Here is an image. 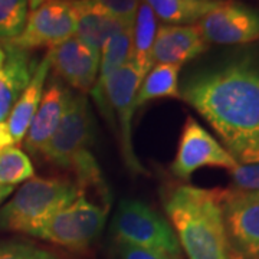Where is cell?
Wrapping results in <instances>:
<instances>
[{
  "label": "cell",
  "mask_w": 259,
  "mask_h": 259,
  "mask_svg": "<svg viewBox=\"0 0 259 259\" xmlns=\"http://www.w3.org/2000/svg\"><path fill=\"white\" fill-rule=\"evenodd\" d=\"M180 98L212 125L238 163L259 160V62L242 56L193 75Z\"/></svg>",
  "instance_id": "cell-1"
},
{
  "label": "cell",
  "mask_w": 259,
  "mask_h": 259,
  "mask_svg": "<svg viewBox=\"0 0 259 259\" xmlns=\"http://www.w3.org/2000/svg\"><path fill=\"white\" fill-rule=\"evenodd\" d=\"M164 209L187 258L235 259L223 221L222 189L180 186Z\"/></svg>",
  "instance_id": "cell-2"
},
{
  "label": "cell",
  "mask_w": 259,
  "mask_h": 259,
  "mask_svg": "<svg viewBox=\"0 0 259 259\" xmlns=\"http://www.w3.org/2000/svg\"><path fill=\"white\" fill-rule=\"evenodd\" d=\"M94 139V120L85 94H75L54 136L42 150L52 164L74 171L79 192L97 197L108 196V186L97 160L90 151Z\"/></svg>",
  "instance_id": "cell-3"
},
{
  "label": "cell",
  "mask_w": 259,
  "mask_h": 259,
  "mask_svg": "<svg viewBox=\"0 0 259 259\" xmlns=\"http://www.w3.org/2000/svg\"><path fill=\"white\" fill-rule=\"evenodd\" d=\"M78 196L79 189L74 182L30 179L0 209V228L33 236L51 216L72 203Z\"/></svg>",
  "instance_id": "cell-4"
},
{
  "label": "cell",
  "mask_w": 259,
  "mask_h": 259,
  "mask_svg": "<svg viewBox=\"0 0 259 259\" xmlns=\"http://www.w3.org/2000/svg\"><path fill=\"white\" fill-rule=\"evenodd\" d=\"M107 213L108 207L79 194L72 203L51 216L33 236L71 250H83L102 233Z\"/></svg>",
  "instance_id": "cell-5"
},
{
  "label": "cell",
  "mask_w": 259,
  "mask_h": 259,
  "mask_svg": "<svg viewBox=\"0 0 259 259\" xmlns=\"http://www.w3.org/2000/svg\"><path fill=\"white\" fill-rule=\"evenodd\" d=\"M141 81L143 78L139 69L136 68L133 61H128L105 81L102 88V95H104L102 114L105 115V118H110V115L112 114L115 115L121 157L130 173L136 176L146 175V170L140 163L133 146V117L136 112L134 101Z\"/></svg>",
  "instance_id": "cell-6"
},
{
  "label": "cell",
  "mask_w": 259,
  "mask_h": 259,
  "mask_svg": "<svg viewBox=\"0 0 259 259\" xmlns=\"http://www.w3.org/2000/svg\"><path fill=\"white\" fill-rule=\"evenodd\" d=\"M111 231L115 241L161 250L173 259H180L182 248L171 225L140 200H121L112 219Z\"/></svg>",
  "instance_id": "cell-7"
},
{
  "label": "cell",
  "mask_w": 259,
  "mask_h": 259,
  "mask_svg": "<svg viewBox=\"0 0 259 259\" xmlns=\"http://www.w3.org/2000/svg\"><path fill=\"white\" fill-rule=\"evenodd\" d=\"M76 15L72 2L47 0L28 15L20 35L10 42L23 51L35 48H55L75 36Z\"/></svg>",
  "instance_id": "cell-8"
},
{
  "label": "cell",
  "mask_w": 259,
  "mask_h": 259,
  "mask_svg": "<svg viewBox=\"0 0 259 259\" xmlns=\"http://www.w3.org/2000/svg\"><path fill=\"white\" fill-rule=\"evenodd\" d=\"M222 210L233 256L259 258V193L222 189Z\"/></svg>",
  "instance_id": "cell-9"
},
{
  "label": "cell",
  "mask_w": 259,
  "mask_h": 259,
  "mask_svg": "<svg viewBox=\"0 0 259 259\" xmlns=\"http://www.w3.org/2000/svg\"><path fill=\"white\" fill-rule=\"evenodd\" d=\"M238 164L231 153L197 121L189 117L183 125L176 157L171 164L173 175L189 179L202 167H221L232 170Z\"/></svg>",
  "instance_id": "cell-10"
},
{
  "label": "cell",
  "mask_w": 259,
  "mask_h": 259,
  "mask_svg": "<svg viewBox=\"0 0 259 259\" xmlns=\"http://www.w3.org/2000/svg\"><path fill=\"white\" fill-rule=\"evenodd\" d=\"M204 40L216 45H246L259 40V10L236 2L221 3L197 22Z\"/></svg>",
  "instance_id": "cell-11"
},
{
  "label": "cell",
  "mask_w": 259,
  "mask_h": 259,
  "mask_svg": "<svg viewBox=\"0 0 259 259\" xmlns=\"http://www.w3.org/2000/svg\"><path fill=\"white\" fill-rule=\"evenodd\" d=\"M51 68L55 74L79 94L91 93L98 78L100 54L76 36L52 48L49 52Z\"/></svg>",
  "instance_id": "cell-12"
},
{
  "label": "cell",
  "mask_w": 259,
  "mask_h": 259,
  "mask_svg": "<svg viewBox=\"0 0 259 259\" xmlns=\"http://www.w3.org/2000/svg\"><path fill=\"white\" fill-rule=\"evenodd\" d=\"M209 44L197 25H163L157 28L153 45V62L182 68L186 62L202 55Z\"/></svg>",
  "instance_id": "cell-13"
},
{
  "label": "cell",
  "mask_w": 259,
  "mask_h": 259,
  "mask_svg": "<svg viewBox=\"0 0 259 259\" xmlns=\"http://www.w3.org/2000/svg\"><path fill=\"white\" fill-rule=\"evenodd\" d=\"M72 94L61 81H54L44 91L40 104L26 133L25 146L30 154H40L64 117Z\"/></svg>",
  "instance_id": "cell-14"
},
{
  "label": "cell",
  "mask_w": 259,
  "mask_h": 259,
  "mask_svg": "<svg viewBox=\"0 0 259 259\" xmlns=\"http://www.w3.org/2000/svg\"><path fill=\"white\" fill-rule=\"evenodd\" d=\"M5 61L0 65V124L6 122L19 97L25 91L39 62L28 51L5 44Z\"/></svg>",
  "instance_id": "cell-15"
},
{
  "label": "cell",
  "mask_w": 259,
  "mask_h": 259,
  "mask_svg": "<svg viewBox=\"0 0 259 259\" xmlns=\"http://www.w3.org/2000/svg\"><path fill=\"white\" fill-rule=\"evenodd\" d=\"M49 69H51V62L47 54L45 58L37 64L30 82L19 97L13 110L10 111L9 118L6 121V127L9 131L10 139L13 141V146L19 144L28 133L29 125L35 117V112L45 91V81L49 74Z\"/></svg>",
  "instance_id": "cell-16"
},
{
  "label": "cell",
  "mask_w": 259,
  "mask_h": 259,
  "mask_svg": "<svg viewBox=\"0 0 259 259\" xmlns=\"http://www.w3.org/2000/svg\"><path fill=\"white\" fill-rule=\"evenodd\" d=\"M76 15L75 36L93 48L97 54H101L104 44L117 32L125 29L117 19L93 5L90 0L72 2Z\"/></svg>",
  "instance_id": "cell-17"
},
{
  "label": "cell",
  "mask_w": 259,
  "mask_h": 259,
  "mask_svg": "<svg viewBox=\"0 0 259 259\" xmlns=\"http://www.w3.org/2000/svg\"><path fill=\"white\" fill-rule=\"evenodd\" d=\"M131 51H133V29H122L117 32L102 47L100 54L98 78L91 91L101 112H104V95H102L104 83L117 69H120L122 65L131 61Z\"/></svg>",
  "instance_id": "cell-18"
},
{
  "label": "cell",
  "mask_w": 259,
  "mask_h": 259,
  "mask_svg": "<svg viewBox=\"0 0 259 259\" xmlns=\"http://www.w3.org/2000/svg\"><path fill=\"white\" fill-rule=\"evenodd\" d=\"M157 18L154 12L143 0L137 10V16L133 28V51L131 61L139 69L141 78L153 68V45L157 35Z\"/></svg>",
  "instance_id": "cell-19"
},
{
  "label": "cell",
  "mask_w": 259,
  "mask_h": 259,
  "mask_svg": "<svg viewBox=\"0 0 259 259\" xmlns=\"http://www.w3.org/2000/svg\"><path fill=\"white\" fill-rule=\"evenodd\" d=\"M156 18L168 25L197 23L213 10L221 0H144Z\"/></svg>",
  "instance_id": "cell-20"
},
{
  "label": "cell",
  "mask_w": 259,
  "mask_h": 259,
  "mask_svg": "<svg viewBox=\"0 0 259 259\" xmlns=\"http://www.w3.org/2000/svg\"><path fill=\"white\" fill-rule=\"evenodd\" d=\"M180 68L175 65H156L143 78L136 95V110L144 104L160 98H180L179 88Z\"/></svg>",
  "instance_id": "cell-21"
},
{
  "label": "cell",
  "mask_w": 259,
  "mask_h": 259,
  "mask_svg": "<svg viewBox=\"0 0 259 259\" xmlns=\"http://www.w3.org/2000/svg\"><path fill=\"white\" fill-rule=\"evenodd\" d=\"M33 176V167L28 154L16 146L0 151V185L15 187Z\"/></svg>",
  "instance_id": "cell-22"
},
{
  "label": "cell",
  "mask_w": 259,
  "mask_h": 259,
  "mask_svg": "<svg viewBox=\"0 0 259 259\" xmlns=\"http://www.w3.org/2000/svg\"><path fill=\"white\" fill-rule=\"evenodd\" d=\"M28 0H0V40L18 37L28 19Z\"/></svg>",
  "instance_id": "cell-23"
},
{
  "label": "cell",
  "mask_w": 259,
  "mask_h": 259,
  "mask_svg": "<svg viewBox=\"0 0 259 259\" xmlns=\"http://www.w3.org/2000/svg\"><path fill=\"white\" fill-rule=\"evenodd\" d=\"M93 5L117 19L125 29L134 28L137 10L143 0H90Z\"/></svg>",
  "instance_id": "cell-24"
},
{
  "label": "cell",
  "mask_w": 259,
  "mask_h": 259,
  "mask_svg": "<svg viewBox=\"0 0 259 259\" xmlns=\"http://www.w3.org/2000/svg\"><path fill=\"white\" fill-rule=\"evenodd\" d=\"M0 259H61L51 250L22 241H0Z\"/></svg>",
  "instance_id": "cell-25"
},
{
  "label": "cell",
  "mask_w": 259,
  "mask_h": 259,
  "mask_svg": "<svg viewBox=\"0 0 259 259\" xmlns=\"http://www.w3.org/2000/svg\"><path fill=\"white\" fill-rule=\"evenodd\" d=\"M231 189L246 193H259V160L238 163L232 170Z\"/></svg>",
  "instance_id": "cell-26"
},
{
  "label": "cell",
  "mask_w": 259,
  "mask_h": 259,
  "mask_svg": "<svg viewBox=\"0 0 259 259\" xmlns=\"http://www.w3.org/2000/svg\"><path fill=\"white\" fill-rule=\"evenodd\" d=\"M114 253L117 259H173L161 250L122 241L114 242Z\"/></svg>",
  "instance_id": "cell-27"
},
{
  "label": "cell",
  "mask_w": 259,
  "mask_h": 259,
  "mask_svg": "<svg viewBox=\"0 0 259 259\" xmlns=\"http://www.w3.org/2000/svg\"><path fill=\"white\" fill-rule=\"evenodd\" d=\"M9 146H13V141L10 139L9 131H8V127H6V122L0 124V151L3 148L9 147Z\"/></svg>",
  "instance_id": "cell-28"
},
{
  "label": "cell",
  "mask_w": 259,
  "mask_h": 259,
  "mask_svg": "<svg viewBox=\"0 0 259 259\" xmlns=\"http://www.w3.org/2000/svg\"><path fill=\"white\" fill-rule=\"evenodd\" d=\"M13 189H15V187H12V186L0 185V202H3V200L9 196V194L13 192Z\"/></svg>",
  "instance_id": "cell-29"
},
{
  "label": "cell",
  "mask_w": 259,
  "mask_h": 259,
  "mask_svg": "<svg viewBox=\"0 0 259 259\" xmlns=\"http://www.w3.org/2000/svg\"><path fill=\"white\" fill-rule=\"evenodd\" d=\"M29 2V8H30V10L36 9L37 6H40L42 3H45L47 0H28Z\"/></svg>",
  "instance_id": "cell-30"
},
{
  "label": "cell",
  "mask_w": 259,
  "mask_h": 259,
  "mask_svg": "<svg viewBox=\"0 0 259 259\" xmlns=\"http://www.w3.org/2000/svg\"><path fill=\"white\" fill-rule=\"evenodd\" d=\"M3 61H5V51L0 48V65L3 64Z\"/></svg>",
  "instance_id": "cell-31"
},
{
  "label": "cell",
  "mask_w": 259,
  "mask_h": 259,
  "mask_svg": "<svg viewBox=\"0 0 259 259\" xmlns=\"http://www.w3.org/2000/svg\"><path fill=\"white\" fill-rule=\"evenodd\" d=\"M66 2H76V0H66Z\"/></svg>",
  "instance_id": "cell-32"
},
{
  "label": "cell",
  "mask_w": 259,
  "mask_h": 259,
  "mask_svg": "<svg viewBox=\"0 0 259 259\" xmlns=\"http://www.w3.org/2000/svg\"><path fill=\"white\" fill-rule=\"evenodd\" d=\"M258 259H259V258H258Z\"/></svg>",
  "instance_id": "cell-33"
}]
</instances>
